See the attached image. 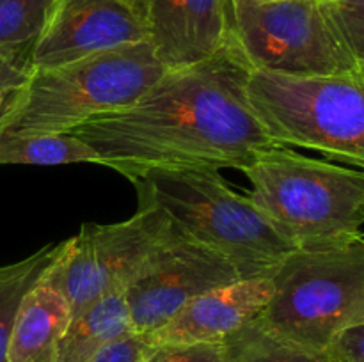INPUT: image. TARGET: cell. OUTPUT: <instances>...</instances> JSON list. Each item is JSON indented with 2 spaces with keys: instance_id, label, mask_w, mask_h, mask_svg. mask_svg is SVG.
I'll return each instance as SVG.
<instances>
[{
  "instance_id": "1",
  "label": "cell",
  "mask_w": 364,
  "mask_h": 362,
  "mask_svg": "<svg viewBox=\"0 0 364 362\" xmlns=\"http://www.w3.org/2000/svg\"><path fill=\"white\" fill-rule=\"evenodd\" d=\"M251 66L230 32L210 59L169 70L124 109L91 117L71 135L128 180L153 169H238L276 144L245 96Z\"/></svg>"
},
{
  "instance_id": "2",
  "label": "cell",
  "mask_w": 364,
  "mask_h": 362,
  "mask_svg": "<svg viewBox=\"0 0 364 362\" xmlns=\"http://www.w3.org/2000/svg\"><path fill=\"white\" fill-rule=\"evenodd\" d=\"M166 71L149 41L34 67L0 119V137L70 133L98 114L135 103Z\"/></svg>"
},
{
  "instance_id": "3",
  "label": "cell",
  "mask_w": 364,
  "mask_h": 362,
  "mask_svg": "<svg viewBox=\"0 0 364 362\" xmlns=\"http://www.w3.org/2000/svg\"><path fill=\"white\" fill-rule=\"evenodd\" d=\"M132 183L185 234L224 256L240 279H272L295 251L251 199L228 187L219 170L153 169Z\"/></svg>"
},
{
  "instance_id": "4",
  "label": "cell",
  "mask_w": 364,
  "mask_h": 362,
  "mask_svg": "<svg viewBox=\"0 0 364 362\" xmlns=\"http://www.w3.org/2000/svg\"><path fill=\"white\" fill-rule=\"evenodd\" d=\"M242 172L252 183L249 199L295 248H326L364 236L361 169L276 148Z\"/></svg>"
},
{
  "instance_id": "5",
  "label": "cell",
  "mask_w": 364,
  "mask_h": 362,
  "mask_svg": "<svg viewBox=\"0 0 364 362\" xmlns=\"http://www.w3.org/2000/svg\"><path fill=\"white\" fill-rule=\"evenodd\" d=\"M256 322L313 350H326L340 330L364 323V236L291 251L272 275V297Z\"/></svg>"
},
{
  "instance_id": "6",
  "label": "cell",
  "mask_w": 364,
  "mask_h": 362,
  "mask_svg": "<svg viewBox=\"0 0 364 362\" xmlns=\"http://www.w3.org/2000/svg\"><path fill=\"white\" fill-rule=\"evenodd\" d=\"M364 78L295 77L251 70L245 96L265 133L279 146L315 149L364 167Z\"/></svg>"
},
{
  "instance_id": "7",
  "label": "cell",
  "mask_w": 364,
  "mask_h": 362,
  "mask_svg": "<svg viewBox=\"0 0 364 362\" xmlns=\"http://www.w3.org/2000/svg\"><path fill=\"white\" fill-rule=\"evenodd\" d=\"M231 38L251 70L364 78L322 0H230Z\"/></svg>"
},
{
  "instance_id": "8",
  "label": "cell",
  "mask_w": 364,
  "mask_h": 362,
  "mask_svg": "<svg viewBox=\"0 0 364 362\" xmlns=\"http://www.w3.org/2000/svg\"><path fill=\"white\" fill-rule=\"evenodd\" d=\"M238 279L237 268L224 256L169 219L162 238L124 287L132 332H155L196 297Z\"/></svg>"
},
{
  "instance_id": "9",
  "label": "cell",
  "mask_w": 364,
  "mask_h": 362,
  "mask_svg": "<svg viewBox=\"0 0 364 362\" xmlns=\"http://www.w3.org/2000/svg\"><path fill=\"white\" fill-rule=\"evenodd\" d=\"M148 41L146 0H55L31 67H52Z\"/></svg>"
},
{
  "instance_id": "10",
  "label": "cell",
  "mask_w": 364,
  "mask_h": 362,
  "mask_svg": "<svg viewBox=\"0 0 364 362\" xmlns=\"http://www.w3.org/2000/svg\"><path fill=\"white\" fill-rule=\"evenodd\" d=\"M148 41L167 71L203 62L228 43L230 0H146Z\"/></svg>"
},
{
  "instance_id": "11",
  "label": "cell",
  "mask_w": 364,
  "mask_h": 362,
  "mask_svg": "<svg viewBox=\"0 0 364 362\" xmlns=\"http://www.w3.org/2000/svg\"><path fill=\"white\" fill-rule=\"evenodd\" d=\"M272 297V279H238L188 302L166 325L146 334L151 346L223 343L228 336L262 314Z\"/></svg>"
},
{
  "instance_id": "12",
  "label": "cell",
  "mask_w": 364,
  "mask_h": 362,
  "mask_svg": "<svg viewBox=\"0 0 364 362\" xmlns=\"http://www.w3.org/2000/svg\"><path fill=\"white\" fill-rule=\"evenodd\" d=\"M169 216L156 204L141 197L139 212L124 222L82 224L91 241L92 256L105 283L107 293L128 286L156 241L162 238Z\"/></svg>"
},
{
  "instance_id": "13",
  "label": "cell",
  "mask_w": 364,
  "mask_h": 362,
  "mask_svg": "<svg viewBox=\"0 0 364 362\" xmlns=\"http://www.w3.org/2000/svg\"><path fill=\"white\" fill-rule=\"evenodd\" d=\"M71 322L66 298L38 280L20 302L7 362H57V348Z\"/></svg>"
},
{
  "instance_id": "14",
  "label": "cell",
  "mask_w": 364,
  "mask_h": 362,
  "mask_svg": "<svg viewBox=\"0 0 364 362\" xmlns=\"http://www.w3.org/2000/svg\"><path fill=\"white\" fill-rule=\"evenodd\" d=\"M132 332L124 290L103 295L73 318L57 348V362H89L102 348Z\"/></svg>"
},
{
  "instance_id": "15",
  "label": "cell",
  "mask_w": 364,
  "mask_h": 362,
  "mask_svg": "<svg viewBox=\"0 0 364 362\" xmlns=\"http://www.w3.org/2000/svg\"><path fill=\"white\" fill-rule=\"evenodd\" d=\"M39 283L59 291L66 298L71 319L107 295L105 283L92 256L91 241L82 227L77 236L60 241L59 252L46 266Z\"/></svg>"
},
{
  "instance_id": "16",
  "label": "cell",
  "mask_w": 364,
  "mask_h": 362,
  "mask_svg": "<svg viewBox=\"0 0 364 362\" xmlns=\"http://www.w3.org/2000/svg\"><path fill=\"white\" fill-rule=\"evenodd\" d=\"M100 163L98 153L71 133L0 137V165H66Z\"/></svg>"
},
{
  "instance_id": "17",
  "label": "cell",
  "mask_w": 364,
  "mask_h": 362,
  "mask_svg": "<svg viewBox=\"0 0 364 362\" xmlns=\"http://www.w3.org/2000/svg\"><path fill=\"white\" fill-rule=\"evenodd\" d=\"M224 362H334L326 350L291 343L263 329L256 319L223 341Z\"/></svg>"
},
{
  "instance_id": "18",
  "label": "cell",
  "mask_w": 364,
  "mask_h": 362,
  "mask_svg": "<svg viewBox=\"0 0 364 362\" xmlns=\"http://www.w3.org/2000/svg\"><path fill=\"white\" fill-rule=\"evenodd\" d=\"M53 4L55 0H0V52L28 71Z\"/></svg>"
},
{
  "instance_id": "19",
  "label": "cell",
  "mask_w": 364,
  "mask_h": 362,
  "mask_svg": "<svg viewBox=\"0 0 364 362\" xmlns=\"http://www.w3.org/2000/svg\"><path fill=\"white\" fill-rule=\"evenodd\" d=\"M59 245L48 243L21 261L0 266V362H7L11 330L21 298L41 279L59 252Z\"/></svg>"
},
{
  "instance_id": "20",
  "label": "cell",
  "mask_w": 364,
  "mask_h": 362,
  "mask_svg": "<svg viewBox=\"0 0 364 362\" xmlns=\"http://www.w3.org/2000/svg\"><path fill=\"white\" fill-rule=\"evenodd\" d=\"M338 35L364 66V0H322Z\"/></svg>"
},
{
  "instance_id": "21",
  "label": "cell",
  "mask_w": 364,
  "mask_h": 362,
  "mask_svg": "<svg viewBox=\"0 0 364 362\" xmlns=\"http://www.w3.org/2000/svg\"><path fill=\"white\" fill-rule=\"evenodd\" d=\"M148 362H224L223 343L164 344V346H155Z\"/></svg>"
},
{
  "instance_id": "22",
  "label": "cell",
  "mask_w": 364,
  "mask_h": 362,
  "mask_svg": "<svg viewBox=\"0 0 364 362\" xmlns=\"http://www.w3.org/2000/svg\"><path fill=\"white\" fill-rule=\"evenodd\" d=\"M153 350L144 336L130 332L102 348L89 362H148Z\"/></svg>"
},
{
  "instance_id": "23",
  "label": "cell",
  "mask_w": 364,
  "mask_h": 362,
  "mask_svg": "<svg viewBox=\"0 0 364 362\" xmlns=\"http://www.w3.org/2000/svg\"><path fill=\"white\" fill-rule=\"evenodd\" d=\"M334 362H364V323L347 327L326 348Z\"/></svg>"
},
{
  "instance_id": "24",
  "label": "cell",
  "mask_w": 364,
  "mask_h": 362,
  "mask_svg": "<svg viewBox=\"0 0 364 362\" xmlns=\"http://www.w3.org/2000/svg\"><path fill=\"white\" fill-rule=\"evenodd\" d=\"M31 71L0 52V89H18Z\"/></svg>"
},
{
  "instance_id": "25",
  "label": "cell",
  "mask_w": 364,
  "mask_h": 362,
  "mask_svg": "<svg viewBox=\"0 0 364 362\" xmlns=\"http://www.w3.org/2000/svg\"><path fill=\"white\" fill-rule=\"evenodd\" d=\"M14 91H16V89H0V119H2V116L6 114V109L7 105H9L11 98H13Z\"/></svg>"
}]
</instances>
